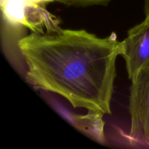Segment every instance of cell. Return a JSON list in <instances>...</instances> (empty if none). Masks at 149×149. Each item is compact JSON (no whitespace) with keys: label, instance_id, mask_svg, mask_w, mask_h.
Segmentation results:
<instances>
[{"label":"cell","instance_id":"obj_1","mask_svg":"<svg viewBox=\"0 0 149 149\" xmlns=\"http://www.w3.org/2000/svg\"><path fill=\"white\" fill-rule=\"evenodd\" d=\"M30 84L64 97L75 109L111 114L122 42L83 29L33 31L17 42Z\"/></svg>","mask_w":149,"mask_h":149},{"label":"cell","instance_id":"obj_2","mask_svg":"<svg viewBox=\"0 0 149 149\" xmlns=\"http://www.w3.org/2000/svg\"><path fill=\"white\" fill-rule=\"evenodd\" d=\"M129 98L130 128L128 140L149 147V68L132 80Z\"/></svg>","mask_w":149,"mask_h":149},{"label":"cell","instance_id":"obj_3","mask_svg":"<svg viewBox=\"0 0 149 149\" xmlns=\"http://www.w3.org/2000/svg\"><path fill=\"white\" fill-rule=\"evenodd\" d=\"M121 55L125 61L131 81L141 71L149 68V15L128 31L122 42Z\"/></svg>","mask_w":149,"mask_h":149},{"label":"cell","instance_id":"obj_4","mask_svg":"<svg viewBox=\"0 0 149 149\" xmlns=\"http://www.w3.org/2000/svg\"><path fill=\"white\" fill-rule=\"evenodd\" d=\"M111 0H1V6L11 15H15L26 6L40 7L49 3L58 2L67 6L90 7L106 6Z\"/></svg>","mask_w":149,"mask_h":149},{"label":"cell","instance_id":"obj_5","mask_svg":"<svg viewBox=\"0 0 149 149\" xmlns=\"http://www.w3.org/2000/svg\"><path fill=\"white\" fill-rule=\"evenodd\" d=\"M144 11L146 16L149 15V0H144Z\"/></svg>","mask_w":149,"mask_h":149}]
</instances>
